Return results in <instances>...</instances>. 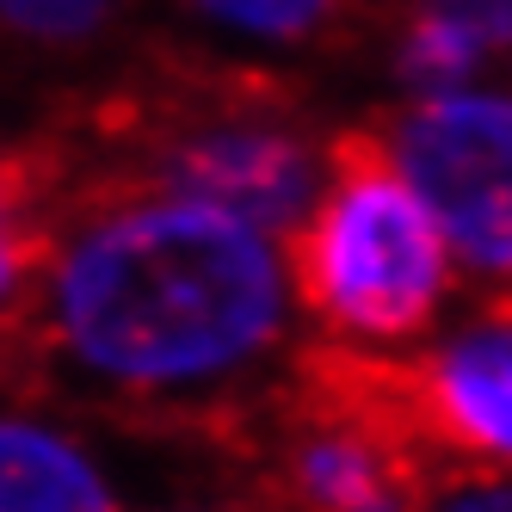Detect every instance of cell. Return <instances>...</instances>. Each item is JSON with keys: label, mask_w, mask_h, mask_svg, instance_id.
<instances>
[{"label": "cell", "mask_w": 512, "mask_h": 512, "mask_svg": "<svg viewBox=\"0 0 512 512\" xmlns=\"http://www.w3.org/2000/svg\"><path fill=\"white\" fill-rule=\"evenodd\" d=\"M130 0H0V38L31 56H87L124 25Z\"/></svg>", "instance_id": "30bf717a"}, {"label": "cell", "mask_w": 512, "mask_h": 512, "mask_svg": "<svg viewBox=\"0 0 512 512\" xmlns=\"http://www.w3.org/2000/svg\"><path fill=\"white\" fill-rule=\"evenodd\" d=\"M149 512H235V506H216V500H173V506H149Z\"/></svg>", "instance_id": "7c38bea8"}, {"label": "cell", "mask_w": 512, "mask_h": 512, "mask_svg": "<svg viewBox=\"0 0 512 512\" xmlns=\"http://www.w3.org/2000/svg\"><path fill=\"white\" fill-rule=\"evenodd\" d=\"M420 512H512V475L500 469H451L426 488Z\"/></svg>", "instance_id": "8fae6325"}, {"label": "cell", "mask_w": 512, "mask_h": 512, "mask_svg": "<svg viewBox=\"0 0 512 512\" xmlns=\"http://www.w3.org/2000/svg\"><path fill=\"white\" fill-rule=\"evenodd\" d=\"M414 438L451 469L512 475V309H482L389 371Z\"/></svg>", "instance_id": "8992f818"}, {"label": "cell", "mask_w": 512, "mask_h": 512, "mask_svg": "<svg viewBox=\"0 0 512 512\" xmlns=\"http://www.w3.org/2000/svg\"><path fill=\"white\" fill-rule=\"evenodd\" d=\"M420 438L395 401L371 395H327L278 445V488L290 512H420L426 469Z\"/></svg>", "instance_id": "5b68a950"}, {"label": "cell", "mask_w": 512, "mask_h": 512, "mask_svg": "<svg viewBox=\"0 0 512 512\" xmlns=\"http://www.w3.org/2000/svg\"><path fill=\"white\" fill-rule=\"evenodd\" d=\"M0 512H130L99 438L44 401H0Z\"/></svg>", "instance_id": "52a82bcc"}, {"label": "cell", "mask_w": 512, "mask_h": 512, "mask_svg": "<svg viewBox=\"0 0 512 512\" xmlns=\"http://www.w3.org/2000/svg\"><path fill=\"white\" fill-rule=\"evenodd\" d=\"M334 155L340 142L278 99H210L155 130L142 179L290 241L334 173Z\"/></svg>", "instance_id": "3957f363"}, {"label": "cell", "mask_w": 512, "mask_h": 512, "mask_svg": "<svg viewBox=\"0 0 512 512\" xmlns=\"http://www.w3.org/2000/svg\"><path fill=\"white\" fill-rule=\"evenodd\" d=\"M284 247L303 327H315L358 371L408 364L438 334L463 278L445 229L377 136L340 142L315 210Z\"/></svg>", "instance_id": "7a4b0ae2"}, {"label": "cell", "mask_w": 512, "mask_h": 512, "mask_svg": "<svg viewBox=\"0 0 512 512\" xmlns=\"http://www.w3.org/2000/svg\"><path fill=\"white\" fill-rule=\"evenodd\" d=\"M371 136L445 229L463 278L512 290V87L401 99Z\"/></svg>", "instance_id": "277c9868"}, {"label": "cell", "mask_w": 512, "mask_h": 512, "mask_svg": "<svg viewBox=\"0 0 512 512\" xmlns=\"http://www.w3.org/2000/svg\"><path fill=\"white\" fill-rule=\"evenodd\" d=\"M198 38L235 56H303L340 25L346 0H173Z\"/></svg>", "instance_id": "ba28073f"}, {"label": "cell", "mask_w": 512, "mask_h": 512, "mask_svg": "<svg viewBox=\"0 0 512 512\" xmlns=\"http://www.w3.org/2000/svg\"><path fill=\"white\" fill-rule=\"evenodd\" d=\"M44 247H50V216L31 198L19 161L0 155V334L25 327L44 272Z\"/></svg>", "instance_id": "9c48e42d"}, {"label": "cell", "mask_w": 512, "mask_h": 512, "mask_svg": "<svg viewBox=\"0 0 512 512\" xmlns=\"http://www.w3.org/2000/svg\"><path fill=\"white\" fill-rule=\"evenodd\" d=\"M25 327L93 401L204 408L278 371L303 303L278 235L136 173L50 223Z\"/></svg>", "instance_id": "6da1fadb"}]
</instances>
